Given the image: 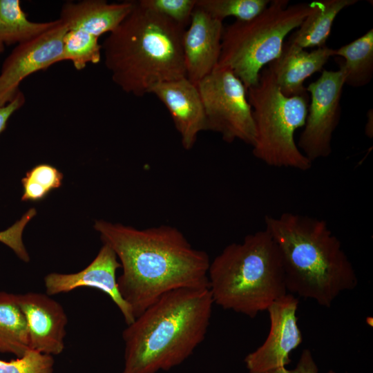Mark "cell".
Instances as JSON below:
<instances>
[{
	"label": "cell",
	"instance_id": "8992f818",
	"mask_svg": "<svg viewBox=\"0 0 373 373\" xmlns=\"http://www.w3.org/2000/svg\"><path fill=\"white\" fill-rule=\"evenodd\" d=\"M318 4L315 1L289 6L288 0H271L252 19L236 20L224 28L217 66L231 69L247 89L256 85L264 66L280 55L287 35Z\"/></svg>",
	"mask_w": 373,
	"mask_h": 373
},
{
	"label": "cell",
	"instance_id": "3957f363",
	"mask_svg": "<svg viewBox=\"0 0 373 373\" xmlns=\"http://www.w3.org/2000/svg\"><path fill=\"white\" fill-rule=\"evenodd\" d=\"M265 224L279 249L288 293L329 307L356 287L354 266L325 220L285 212L266 216Z\"/></svg>",
	"mask_w": 373,
	"mask_h": 373
},
{
	"label": "cell",
	"instance_id": "ba28073f",
	"mask_svg": "<svg viewBox=\"0 0 373 373\" xmlns=\"http://www.w3.org/2000/svg\"><path fill=\"white\" fill-rule=\"evenodd\" d=\"M202 102L206 131L221 135L227 143L240 140L252 146L255 126L247 88L227 67L216 68L197 84Z\"/></svg>",
	"mask_w": 373,
	"mask_h": 373
},
{
	"label": "cell",
	"instance_id": "6da1fadb",
	"mask_svg": "<svg viewBox=\"0 0 373 373\" xmlns=\"http://www.w3.org/2000/svg\"><path fill=\"white\" fill-rule=\"evenodd\" d=\"M94 227L119 260L118 289L135 318L169 291L209 288L208 254L193 248L176 227L137 229L104 220Z\"/></svg>",
	"mask_w": 373,
	"mask_h": 373
},
{
	"label": "cell",
	"instance_id": "f546056e",
	"mask_svg": "<svg viewBox=\"0 0 373 373\" xmlns=\"http://www.w3.org/2000/svg\"><path fill=\"white\" fill-rule=\"evenodd\" d=\"M373 119V113H372V108H371L369 110L367 113V124L365 125V133L369 137H372V135H373V133H372L373 119Z\"/></svg>",
	"mask_w": 373,
	"mask_h": 373
},
{
	"label": "cell",
	"instance_id": "9a60e30c",
	"mask_svg": "<svg viewBox=\"0 0 373 373\" xmlns=\"http://www.w3.org/2000/svg\"><path fill=\"white\" fill-rule=\"evenodd\" d=\"M149 93L169 112L184 149H191L198 134L206 131L205 113L197 85L184 77L157 84Z\"/></svg>",
	"mask_w": 373,
	"mask_h": 373
},
{
	"label": "cell",
	"instance_id": "83f0119b",
	"mask_svg": "<svg viewBox=\"0 0 373 373\" xmlns=\"http://www.w3.org/2000/svg\"><path fill=\"white\" fill-rule=\"evenodd\" d=\"M267 373H318V368L311 351L305 349L294 369L289 370L286 367H281Z\"/></svg>",
	"mask_w": 373,
	"mask_h": 373
},
{
	"label": "cell",
	"instance_id": "52a82bcc",
	"mask_svg": "<svg viewBox=\"0 0 373 373\" xmlns=\"http://www.w3.org/2000/svg\"><path fill=\"white\" fill-rule=\"evenodd\" d=\"M247 94L255 126L253 155L270 166L309 170L312 162L294 139L296 131L305 124L307 93L285 96L267 67L260 71L258 84L248 88Z\"/></svg>",
	"mask_w": 373,
	"mask_h": 373
},
{
	"label": "cell",
	"instance_id": "cb8c5ba5",
	"mask_svg": "<svg viewBox=\"0 0 373 373\" xmlns=\"http://www.w3.org/2000/svg\"><path fill=\"white\" fill-rule=\"evenodd\" d=\"M63 174L55 166L40 164L30 171L22 178V201H39L45 198L53 189L62 184Z\"/></svg>",
	"mask_w": 373,
	"mask_h": 373
},
{
	"label": "cell",
	"instance_id": "44dd1931",
	"mask_svg": "<svg viewBox=\"0 0 373 373\" xmlns=\"http://www.w3.org/2000/svg\"><path fill=\"white\" fill-rule=\"evenodd\" d=\"M59 19L48 22L30 21L19 0H0V38L5 46L32 40L53 28Z\"/></svg>",
	"mask_w": 373,
	"mask_h": 373
},
{
	"label": "cell",
	"instance_id": "2e32d148",
	"mask_svg": "<svg viewBox=\"0 0 373 373\" xmlns=\"http://www.w3.org/2000/svg\"><path fill=\"white\" fill-rule=\"evenodd\" d=\"M334 50L327 46L307 52L288 41L279 57L269 64L280 92L286 97L307 93L303 83L313 74L323 70Z\"/></svg>",
	"mask_w": 373,
	"mask_h": 373
},
{
	"label": "cell",
	"instance_id": "9c48e42d",
	"mask_svg": "<svg viewBox=\"0 0 373 373\" xmlns=\"http://www.w3.org/2000/svg\"><path fill=\"white\" fill-rule=\"evenodd\" d=\"M345 79L341 68L336 71L324 70L306 88L311 100L297 146L312 163L327 157L332 152V137L340 121Z\"/></svg>",
	"mask_w": 373,
	"mask_h": 373
},
{
	"label": "cell",
	"instance_id": "ac0fdd59",
	"mask_svg": "<svg viewBox=\"0 0 373 373\" xmlns=\"http://www.w3.org/2000/svg\"><path fill=\"white\" fill-rule=\"evenodd\" d=\"M357 2L358 0L319 1L316 9L305 17L287 41L303 49L325 46L336 16L342 10Z\"/></svg>",
	"mask_w": 373,
	"mask_h": 373
},
{
	"label": "cell",
	"instance_id": "5bb4252c",
	"mask_svg": "<svg viewBox=\"0 0 373 373\" xmlns=\"http://www.w3.org/2000/svg\"><path fill=\"white\" fill-rule=\"evenodd\" d=\"M17 297L26 318L30 348L51 356L61 354L68 323L62 306L46 294L27 292Z\"/></svg>",
	"mask_w": 373,
	"mask_h": 373
},
{
	"label": "cell",
	"instance_id": "5b68a950",
	"mask_svg": "<svg viewBox=\"0 0 373 373\" xmlns=\"http://www.w3.org/2000/svg\"><path fill=\"white\" fill-rule=\"evenodd\" d=\"M208 280L215 304L250 318L288 293L279 249L265 229L224 247L210 262Z\"/></svg>",
	"mask_w": 373,
	"mask_h": 373
},
{
	"label": "cell",
	"instance_id": "4316f807",
	"mask_svg": "<svg viewBox=\"0 0 373 373\" xmlns=\"http://www.w3.org/2000/svg\"><path fill=\"white\" fill-rule=\"evenodd\" d=\"M36 213L35 208L30 209L13 225L0 231V242L9 247L24 262H28L30 257L22 240V233L26 224Z\"/></svg>",
	"mask_w": 373,
	"mask_h": 373
},
{
	"label": "cell",
	"instance_id": "ffe728a7",
	"mask_svg": "<svg viewBox=\"0 0 373 373\" xmlns=\"http://www.w3.org/2000/svg\"><path fill=\"white\" fill-rule=\"evenodd\" d=\"M29 350L26 321L17 295L0 292V352L19 357Z\"/></svg>",
	"mask_w": 373,
	"mask_h": 373
},
{
	"label": "cell",
	"instance_id": "8fae6325",
	"mask_svg": "<svg viewBox=\"0 0 373 373\" xmlns=\"http://www.w3.org/2000/svg\"><path fill=\"white\" fill-rule=\"evenodd\" d=\"M68 28L60 19L40 36L17 45L4 60L0 72V107L12 101L21 82L29 75L60 62Z\"/></svg>",
	"mask_w": 373,
	"mask_h": 373
},
{
	"label": "cell",
	"instance_id": "e0dca14e",
	"mask_svg": "<svg viewBox=\"0 0 373 373\" xmlns=\"http://www.w3.org/2000/svg\"><path fill=\"white\" fill-rule=\"evenodd\" d=\"M135 1L108 3L104 0L68 1L59 19L68 30L79 29L97 37L113 31L133 10Z\"/></svg>",
	"mask_w": 373,
	"mask_h": 373
},
{
	"label": "cell",
	"instance_id": "277c9868",
	"mask_svg": "<svg viewBox=\"0 0 373 373\" xmlns=\"http://www.w3.org/2000/svg\"><path fill=\"white\" fill-rule=\"evenodd\" d=\"M184 30L135 1L131 12L102 44L113 82L124 92L142 97L157 84L186 77Z\"/></svg>",
	"mask_w": 373,
	"mask_h": 373
},
{
	"label": "cell",
	"instance_id": "7a4b0ae2",
	"mask_svg": "<svg viewBox=\"0 0 373 373\" xmlns=\"http://www.w3.org/2000/svg\"><path fill=\"white\" fill-rule=\"evenodd\" d=\"M213 304L209 288L162 295L123 331L121 373H157L182 364L204 341Z\"/></svg>",
	"mask_w": 373,
	"mask_h": 373
},
{
	"label": "cell",
	"instance_id": "30bf717a",
	"mask_svg": "<svg viewBox=\"0 0 373 373\" xmlns=\"http://www.w3.org/2000/svg\"><path fill=\"white\" fill-rule=\"evenodd\" d=\"M298 303L294 295L287 293L269 307V332L265 342L245 356L248 373H267L291 363V352L303 341L297 323Z\"/></svg>",
	"mask_w": 373,
	"mask_h": 373
},
{
	"label": "cell",
	"instance_id": "d4e9b609",
	"mask_svg": "<svg viewBox=\"0 0 373 373\" xmlns=\"http://www.w3.org/2000/svg\"><path fill=\"white\" fill-rule=\"evenodd\" d=\"M52 356L29 350L16 359H0V373H53Z\"/></svg>",
	"mask_w": 373,
	"mask_h": 373
},
{
	"label": "cell",
	"instance_id": "4fadbf2b",
	"mask_svg": "<svg viewBox=\"0 0 373 373\" xmlns=\"http://www.w3.org/2000/svg\"><path fill=\"white\" fill-rule=\"evenodd\" d=\"M224 26L202 10L195 8L182 38L186 77L195 84L218 66Z\"/></svg>",
	"mask_w": 373,
	"mask_h": 373
},
{
	"label": "cell",
	"instance_id": "1f68e13d",
	"mask_svg": "<svg viewBox=\"0 0 373 373\" xmlns=\"http://www.w3.org/2000/svg\"><path fill=\"white\" fill-rule=\"evenodd\" d=\"M328 373H335L333 370H329Z\"/></svg>",
	"mask_w": 373,
	"mask_h": 373
},
{
	"label": "cell",
	"instance_id": "484cf974",
	"mask_svg": "<svg viewBox=\"0 0 373 373\" xmlns=\"http://www.w3.org/2000/svg\"><path fill=\"white\" fill-rule=\"evenodd\" d=\"M139 3L175 23L188 26L196 0H140Z\"/></svg>",
	"mask_w": 373,
	"mask_h": 373
},
{
	"label": "cell",
	"instance_id": "f1b7e54d",
	"mask_svg": "<svg viewBox=\"0 0 373 373\" xmlns=\"http://www.w3.org/2000/svg\"><path fill=\"white\" fill-rule=\"evenodd\" d=\"M25 101L23 93L19 90L12 101L0 107V134L6 128L10 117L25 104Z\"/></svg>",
	"mask_w": 373,
	"mask_h": 373
},
{
	"label": "cell",
	"instance_id": "d6986e66",
	"mask_svg": "<svg viewBox=\"0 0 373 373\" xmlns=\"http://www.w3.org/2000/svg\"><path fill=\"white\" fill-rule=\"evenodd\" d=\"M334 55L345 59L339 64L345 75V84L354 88L367 85L373 77V29L334 50Z\"/></svg>",
	"mask_w": 373,
	"mask_h": 373
},
{
	"label": "cell",
	"instance_id": "7c38bea8",
	"mask_svg": "<svg viewBox=\"0 0 373 373\" xmlns=\"http://www.w3.org/2000/svg\"><path fill=\"white\" fill-rule=\"evenodd\" d=\"M110 246L104 244L95 259L84 269L73 274L50 273L44 278L46 294L52 296L79 287H92L107 294L121 312L126 325L135 320L128 305L121 296L116 271L121 265Z\"/></svg>",
	"mask_w": 373,
	"mask_h": 373
},
{
	"label": "cell",
	"instance_id": "4dcf8cb0",
	"mask_svg": "<svg viewBox=\"0 0 373 373\" xmlns=\"http://www.w3.org/2000/svg\"><path fill=\"white\" fill-rule=\"evenodd\" d=\"M4 50H5V45L0 38V55L3 53Z\"/></svg>",
	"mask_w": 373,
	"mask_h": 373
},
{
	"label": "cell",
	"instance_id": "7402d4cb",
	"mask_svg": "<svg viewBox=\"0 0 373 373\" xmlns=\"http://www.w3.org/2000/svg\"><path fill=\"white\" fill-rule=\"evenodd\" d=\"M102 52L98 37L79 29H70L64 37L60 61L69 60L76 70H82L89 63L99 64Z\"/></svg>",
	"mask_w": 373,
	"mask_h": 373
},
{
	"label": "cell",
	"instance_id": "603a6c76",
	"mask_svg": "<svg viewBox=\"0 0 373 373\" xmlns=\"http://www.w3.org/2000/svg\"><path fill=\"white\" fill-rule=\"evenodd\" d=\"M269 0H196L195 7L221 21L228 17L245 21L260 15Z\"/></svg>",
	"mask_w": 373,
	"mask_h": 373
}]
</instances>
